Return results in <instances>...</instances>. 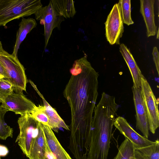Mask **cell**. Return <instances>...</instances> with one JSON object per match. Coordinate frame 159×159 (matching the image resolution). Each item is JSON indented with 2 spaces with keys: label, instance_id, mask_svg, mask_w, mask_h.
<instances>
[{
  "label": "cell",
  "instance_id": "7c38bea8",
  "mask_svg": "<svg viewBox=\"0 0 159 159\" xmlns=\"http://www.w3.org/2000/svg\"><path fill=\"white\" fill-rule=\"evenodd\" d=\"M154 0H140V11L144 20L148 37L155 35L157 32L155 22Z\"/></svg>",
  "mask_w": 159,
  "mask_h": 159
},
{
  "label": "cell",
  "instance_id": "30bf717a",
  "mask_svg": "<svg viewBox=\"0 0 159 159\" xmlns=\"http://www.w3.org/2000/svg\"><path fill=\"white\" fill-rule=\"evenodd\" d=\"M113 125L133 144L134 148H139L152 145L155 143L138 133L124 117L119 116L115 119Z\"/></svg>",
  "mask_w": 159,
  "mask_h": 159
},
{
  "label": "cell",
  "instance_id": "3957f363",
  "mask_svg": "<svg viewBox=\"0 0 159 159\" xmlns=\"http://www.w3.org/2000/svg\"><path fill=\"white\" fill-rule=\"evenodd\" d=\"M42 7L40 0H0V26L34 14Z\"/></svg>",
  "mask_w": 159,
  "mask_h": 159
},
{
  "label": "cell",
  "instance_id": "9c48e42d",
  "mask_svg": "<svg viewBox=\"0 0 159 159\" xmlns=\"http://www.w3.org/2000/svg\"><path fill=\"white\" fill-rule=\"evenodd\" d=\"M2 106L8 111L14 112L21 116L31 113L36 106L31 100L20 93H12L7 97Z\"/></svg>",
  "mask_w": 159,
  "mask_h": 159
},
{
  "label": "cell",
  "instance_id": "8fae6325",
  "mask_svg": "<svg viewBox=\"0 0 159 159\" xmlns=\"http://www.w3.org/2000/svg\"><path fill=\"white\" fill-rule=\"evenodd\" d=\"M132 89L136 111V127L141 131L143 137L148 139L149 135L148 124L140 88H137L133 85Z\"/></svg>",
  "mask_w": 159,
  "mask_h": 159
},
{
  "label": "cell",
  "instance_id": "484cf974",
  "mask_svg": "<svg viewBox=\"0 0 159 159\" xmlns=\"http://www.w3.org/2000/svg\"><path fill=\"white\" fill-rule=\"evenodd\" d=\"M4 78L8 80L9 77L2 64L0 62V78Z\"/></svg>",
  "mask_w": 159,
  "mask_h": 159
},
{
  "label": "cell",
  "instance_id": "5b68a950",
  "mask_svg": "<svg viewBox=\"0 0 159 159\" xmlns=\"http://www.w3.org/2000/svg\"><path fill=\"white\" fill-rule=\"evenodd\" d=\"M17 122L20 133L16 143L18 142L23 153L28 157L33 141L37 135L42 123L35 120L30 113L21 116Z\"/></svg>",
  "mask_w": 159,
  "mask_h": 159
},
{
  "label": "cell",
  "instance_id": "2e32d148",
  "mask_svg": "<svg viewBox=\"0 0 159 159\" xmlns=\"http://www.w3.org/2000/svg\"><path fill=\"white\" fill-rule=\"evenodd\" d=\"M47 143L42 124L33 141L28 157L29 159H46Z\"/></svg>",
  "mask_w": 159,
  "mask_h": 159
},
{
  "label": "cell",
  "instance_id": "9a60e30c",
  "mask_svg": "<svg viewBox=\"0 0 159 159\" xmlns=\"http://www.w3.org/2000/svg\"><path fill=\"white\" fill-rule=\"evenodd\" d=\"M45 136L48 146L56 159H72L57 139L52 129L43 124Z\"/></svg>",
  "mask_w": 159,
  "mask_h": 159
},
{
  "label": "cell",
  "instance_id": "83f0119b",
  "mask_svg": "<svg viewBox=\"0 0 159 159\" xmlns=\"http://www.w3.org/2000/svg\"><path fill=\"white\" fill-rule=\"evenodd\" d=\"M0 159H1V157H0Z\"/></svg>",
  "mask_w": 159,
  "mask_h": 159
},
{
  "label": "cell",
  "instance_id": "ba28073f",
  "mask_svg": "<svg viewBox=\"0 0 159 159\" xmlns=\"http://www.w3.org/2000/svg\"><path fill=\"white\" fill-rule=\"evenodd\" d=\"M105 24L107 41L111 45L120 44V40L122 36L124 27L117 3L113 6Z\"/></svg>",
  "mask_w": 159,
  "mask_h": 159
},
{
  "label": "cell",
  "instance_id": "f1b7e54d",
  "mask_svg": "<svg viewBox=\"0 0 159 159\" xmlns=\"http://www.w3.org/2000/svg\"><path fill=\"white\" fill-rule=\"evenodd\" d=\"M0 79H1L0 78Z\"/></svg>",
  "mask_w": 159,
  "mask_h": 159
},
{
  "label": "cell",
  "instance_id": "8992f818",
  "mask_svg": "<svg viewBox=\"0 0 159 159\" xmlns=\"http://www.w3.org/2000/svg\"><path fill=\"white\" fill-rule=\"evenodd\" d=\"M140 89L149 130L154 134L159 126L158 98L156 99L149 83L144 76L141 78Z\"/></svg>",
  "mask_w": 159,
  "mask_h": 159
},
{
  "label": "cell",
  "instance_id": "d6986e66",
  "mask_svg": "<svg viewBox=\"0 0 159 159\" xmlns=\"http://www.w3.org/2000/svg\"><path fill=\"white\" fill-rule=\"evenodd\" d=\"M135 159H159V141L151 145L139 148H135Z\"/></svg>",
  "mask_w": 159,
  "mask_h": 159
},
{
  "label": "cell",
  "instance_id": "e0dca14e",
  "mask_svg": "<svg viewBox=\"0 0 159 159\" xmlns=\"http://www.w3.org/2000/svg\"><path fill=\"white\" fill-rule=\"evenodd\" d=\"M37 25V23L34 19L22 17L16 34V40L12 54L13 56L17 57L18 52L20 44L25 39L27 34Z\"/></svg>",
  "mask_w": 159,
  "mask_h": 159
},
{
  "label": "cell",
  "instance_id": "7402d4cb",
  "mask_svg": "<svg viewBox=\"0 0 159 159\" xmlns=\"http://www.w3.org/2000/svg\"><path fill=\"white\" fill-rule=\"evenodd\" d=\"M7 110L0 105V138L6 140L8 137H12L13 129L8 126L4 120V116Z\"/></svg>",
  "mask_w": 159,
  "mask_h": 159
},
{
  "label": "cell",
  "instance_id": "44dd1931",
  "mask_svg": "<svg viewBox=\"0 0 159 159\" xmlns=\"http://www.w3.org/2000/svg\"><path fill=\"white\" fill-rule=\"evenodd\" d=\"M117 4L123 23L128 25L134 24L131 15L130 0H120Z\"/></svg>",
  "mask_w": 159,
  "mask_h": 159
},
{
  "label": "cell",
  "instance_id": "d4e9b609",
  "mask_svg": "<svg viewBox=\"0 0 159 159\" xmlns=\"http://www.w3.org/2000/svg\"><path fill=\"white\" fill-rule=\"evenodd\" d=\"M152 54L153 59L155 63L157 70L158 75L159 74V54L157 48L156 47L153 48Z\"/></svg>",
  "mask_w": 159,
  "mask_h": 159
},
{
  "label": "cell",
  "instance_id": "5bb4252c",
  "mask_svg": "<svg viewBox=\"0 0 159 159\" xmlns=\"http://www.w3.org/2000/svg\"><path fill=\"white\" fill-rule=\"evenodd\" d=\"M119 50L129 69L133 79V85L137 88H140L141 78L144 76L130 50L123 43L120 44Z\"/></svg>",
  "mask_w": 159,
  "mask_h": 159
},
{
  "label": "cell",
  "instance_id": "cb8c5ba5",
  "mask_svg": "<svg viewBox=\"0 0 159 159\" xmlns=\"http://www.w3.org/2000/svg\"><path fill=\"white\" fill-rule=\"evenodd\" d=\"M11 84L5 78L0 79V102L2 103L5 98L13 92Z\"/></svg>",
  "mask_w": 159,
  "mask_h": 159
},
{
  "label": "cell",
  "instance_id": "ac0fdd59",
  "mask_svg": "<svg viewBox=\"0 0 159 159\" xmlns=\"http://www.w3.org/2000/svg\"><path fill=\"white\" fill-rule=\"evenodd\" d=\"M50 2L56 11L64 18L73 17L76 14L73 0H51Z\"/></svg>",
  "mask_w": 159,
  "mask_h": 159
},
{
  "label": "cell",
  "instance_id": "4316f807",
  "mask_svg": "<svg viewBox=\"0 0 159 159\" xmlns=\"http://www.w3.org/2000/svg\"><path fill=\"white\" fill-rule=\"evenodd\" d=\"M6 51H5L3 48L2 46L1 41H0V52L4 53Z\"/></svg>",
  "mask_w": 159,
  "mask_h": 159
},
{
  "label": "cell",
  "instance_id": "277c9868",
  "mask_svg": "<svg viewBox=\"0 0 159 159\" xmlns=\"http://www.w3.org/2000/svg\"><path fill=\"white\" fill-rule=\"evenodd\" d=\"M0 62L3 66L16 93H23L26 91L27 82L25 69L17 57L7 52H0Z\"/></svg>",
  "mask_w": 159,
  "mask_h": 159
},
{
  "label": "cell",
  "instance_id": "7a4b0ae2",
  "mask_svg": "<svg viewBox=\"0 0 159 159\" xmlns=\"http://www.w3.org/2000/svg\"><path fill=\"white\" fill-rule=\"evenodd\" d=\"M119 107L114 97L102 93L94 110L87 159H107L115 117Z\"/></svg>",
  "mask_w": 159,
  "mask_h": 159
},
{
  "label": "cell",
  "instance_id": "6da1fadb",
  "mask_svg": "<svg viewBox=\"0 0 159 159\" xmlns=\"http://www.w3.org/2000/svg\"><path fill=\"white\" fill-rule=\"evenodd\" d=\"M70 71L71 76L63 94L71 110L70 130L91 132L98 95L99 75L86 56L75 60Z\"/></svg>",
  "mask_w": 159,
  "mask_h": 159
},
{
  "label": "cell",
  "instance_id": "603a6c76",
  "mask_svg": "<svg viewBox=\"0 0 159 159\" xmlns=\"http://www.w3.org/2000/svg\"><path fill=\"white\" fill-rule=\"evenodd\" d=\"M31 114L32 116L38 121L48 126L49 120L45 111L43 106H36Z\"/></svg>",
  "mask_w": 159,
  "mask_h": 159
},
{
  "label": "cell",
  "instance_id": "ffe728a7",
  "mask_svg": "<svg viewBox=\"0 0 159 159\" xmlns=\"http://www.w3.org/2000/svg\"><path fill=\"white\" fill-rule=\"evenodd\" d=\"M134 148L132 143L127 139L125 138L120 146L117 154L113 159H135Z\"/></svg>",
  "mask_w": 159,
  "mask_h": 159
},
{
  "label": "cell",
  "instance_id": "52a82bcc",
  "mask_svg": "<svg viewBox=\"0 0 159 159\" xmlns=\"http://www.w3.org/2000/svg\"><path fill=\"white\" fill-rule=\"evenodd\" d=\"M34 14L36 19L44 25L45 48L53 30L55 28L60 30L61 23L64 18L56 11L50 1L47 6L42 7Z\"/></svg>",
  "mask_w": 159,
  "mask_h": 159
},
{
  "label": "cell",
  "instance_id": "4fadbf2b",
  "mask_svg": "<svg viewBox=\"0 0 159 159\" xmlns=\"http://www.w3.org/2000/svg\"><path fill=\"white\" fill-rule=\"evenodd\" d=\"M29 82L42 99L45 111L49 120L48 126L56 132H58L59 129L61 128H63L67 130H70L69 127L60 117L56 110L46 101L43 95L37 89L36 85L31 80H29Z\"/></svg>",
  "mask_w": 159,
  "mask_h": 159
}]
</instances>
